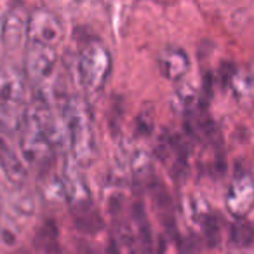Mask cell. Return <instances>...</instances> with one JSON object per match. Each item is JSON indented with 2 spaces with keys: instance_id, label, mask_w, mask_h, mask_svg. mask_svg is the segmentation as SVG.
Listing matches in <instances>:
<instances>
[{
  "instance_id": "2",
  "label": "cell",
  "mask_w": 254,
  "mask_h": 254,
  "mask_svg": "<svg viewBox=\"0 0 254 254\" xmlns=\"http://www.w3.org/2000/svg\"><path fill=\"white\" fill-rule=\"evenodd\" d=\"M60 180L61 187H63L64 202L70 205L78 228H82L84 232H96L101 228V219L94 211L87 181H85L80 167L71 160V157L64 160Z\"/></svg>"
},
{
  "instance_id": "6",
  "label": "cell",
  "mask_w": 254,
  "mask_h": 254,
  "mask_svg": "<svg viewBox=\"0 0 254 254\" xmlns=\"http://www.w3.org/2000/svg\"><path fill=\"white\" fill-rule=\"evenodd\" d=\"M30 12L23 5H14L5 12L0 28V42L7 53H19L28 46Z\"/></svg>"
},
{
  "instance_id": "10",
  "label": "cell",
  "mask_w": 254,
  "mask_h": 254,
  "mask_svg": "<svg viewBox=\"0 0 254 254\" xmlns=\"http://www.w3.org/2000/svg\"><path fill=\"white\" fill-rule=\"evenodd\" d=\"M0 167H2V173L5 174V178L14 187L21 188L25 185L26 178H28V171H26L21 157L11 148L7 139L4 138V132H0Z\"/></svg>"
},
{
  "instance_id": "15",
  "label": "cell",
  "mask_w": 254,
  "mask_h": 254,
  "mask_svg": "<svg viewBox=\"0 0 254 254\" xmlns=\"http://www.w3.org/2000/svg\"><path fill=\"white\" fill-rule=\"evenodd\" d=\"M251 254H254V251H253V253H251Z\"/></svg>"
},
{
  "instance_id": "9",
  "label": "cell",
  "mask_w": 254,
  "mask_h": 254,
  "mask_svg": "<svg viewBox=\"0 0 254 254\" xmlns=\"http://www.w3.org/2000/svg\"><path fill=\"white\" fill-rule=\"evenodd\" d=\"M157 63H159L160 73L171 82L183 80V78L188 75L190 66H191L188 53L176 46L164 47V49L159 53Z\"/></svg>"
},
{
  "instance_id": "13",
  "label": "cell",
  "mask_w": 254,
  "mask_h": 254,
  "mask_svg": "<svg viewBox=\"0 0 254 254\" xmlns=\"http://www.w3.org/2000/svg\"><path fill=\"white\" fill-rule=\"evenodd\" d=\"M129 169L136 180H146L152 174V159L143 148H132L129 155Z\"/></svg>"
},
{
  "instance_id": "4",
  "label": "cell",
  "mask_w": 254,
  "mask_h": 254,
  "mask_svg": "<svg viewBox=\"0 0 254 254\" xmlns=\"http://www.w3.org/2000/svg\"><path fill=\"white\" fill-rule=\"evenodd\" d=\"M112 54L108 47L99 40H92L84 46L78 56V77L89 92H99L106 85L112 73Z\"/></svg>"
},
{
  "instance_id": "12",
  "label": "cell",
  "mask_w": 254,
  "mask_h": 254,
  "mask_svg": "<svg viewBox=\"0 0 254 254\" xmlns=\"http://www.w3.org/2000/svg\"><path fill=\"white\" fill-rule=\"evenodd\" d=\"M230 89L242 105L254 103V75L247 70H233L230 75Z\"/></svg>"
},
{
  "instance_id": "1",
  "label": "cell",
  "mask_w": 254,
  "mask_h": 254,
  "mask_svg": "<svg viewBox=\"0 0 254 254\" xmlns=\"http://www.w3.org/2000/svg\"><path fill=\"white\" fill-rule=\"evenodd\" d=\"M60 110L66 129L68 152L71 160L80 169L92 166L98 157V141L87 101L77 94L66 96L60 103Z\"/></svg>"
},
{
  "instance_id": "11",
  "label": "cell",
  "mask_w": 254,
  "mask_h": 254,
  "mask_svg": "<svg viewBox=\"0 0 254 254\" xmlns=\"http://www.w3.org/2000/svg\"><path fill=\"white\" fill-rule=\"evenodd\" d=\"M157 153L171 174H176L185 167V148L176 138H162L160 145L157 146Z\"/></svg>"
},
{
  "instance_id": "3",
  "label": "cell",
  "mask_w": 254,
  "mask_h": 254,
  "mask_svg": "<svg viewBox=\"0 0 254 254\" xmlns=\"http://www.w3.org/2000/svg\"><path fill=\"white\" fill-rule=\"evenodd\" d=\"M19 150H21V160L25 162V166L42 174H46L54 162L56 150L44 132L39 120L32 115L28 108H26L21 131H19Z\"/></svg>"
},
{
  "instance_id": "5",
  "label": "cell",
  "mask_w": 254,
  "mask_h": 254,
  "mask_svg": "<svg viewBox=\"0 0 254 254\" xmlns=\"http://www.w3.org/2000/svg\"><path fill=\"white\" fill-rule=\"evenodd\" d=\"M58 66V53L54 47L28 42L25 49V75L37 91H47Z\"/></svg>"
},
{
  "instance_id": "8",
  "label": "cell",
  "mask_w": 254,
  "mask_h": 254,
  "mask_svg": "<svg viewBox=\"0 0 254 254\" xmlns=\"http://www.w3.org/2000/svg\"><path fill=\"white\" fill-rule=\"evenodd\" d=\"M225 207L233 218L242 219L254 207V178L251 173L242 171L235 174L226 188Z\"/></svg>"
},
{
  "instance_id": "7",
  "label": "cell",
  "mask_w": 254,
  "mask_h": 254,
  "mask_svg": "<svg viewBox=\"0 0 254 254\" xmlns=\"http://www.w3.org/2000/svg\"><path fill=\"white\" fill-rule=\"evenodd\" d=\"M63 39V23L51 9L39 7L30 12L28 42L56 47Z\"/></svg>"
},
{
  "instance_id": "14",
  "label": "cell",
  "mask_w": 254,
  "mask_h": 254,
  "mask_svg": "<svg viewBox=\"0 0 254 254\" xmlns=\"http://www.w3.org/2000/svg\"><path fill=\"white\" fill-rule=\"evenodd\" d=\"M232 239L240 247L254 246V226L246 221L235 223L232 228Z\"/></svg>"
}]
</instances>
